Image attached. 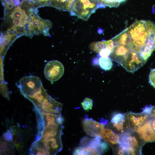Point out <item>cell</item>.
<instances>
[{
  "label": "cell",
  "instance_id": "6da1fadb",
  "mask_svg": "<svg viewBox=\"0 0 155 155\" xmlns=\"http://www.w3.org/2000/svg\"><path fill=\"white\" fill-rule=\"evenodd\" d=\"M132 51L139 54L146 61L155 50V25L149 21H137L128 28Z\"/></svg>",
  "mask_w": 155,
  "mask_h": 155
},
{
  "label": "cell",
  "instance_id": "7a4b0ae2",
  "mask_svg": "<svg viewBox=\"0 0 155 155\" xmlns=\"http://www.w3.org/2000/svg\"><path fill=\"white\" fill-rule=\"evenodd\" d=\"M32 7L29 1L22 0L20 4H15L11 10L4 12L1 34H8L15 39L25 35V25Z\"/></svg>",
  "mask_w": 155,
  "mask_h": 155
},
{
  "label": "cell",
  "instance_id": "3957f363",
  "mask_svg": "<svg viewBox=\"0 0 155 155\" xmlns=\"http://www.w3.org/2000/svg\"><path fill=\"white\" fill-rule=\"evenodd\" d=\"M129 129L119 135V143L115 150L116 154H140L145 142L136 131Z\"/></svg>",
  "mask_w": 155,
  "mask_h": 155
},
{
  "label": "cell",
  "instance_id": "277c9868",
  "mask_svg": "<svg viewBox=\"0 0 155 155\" xmlns=\"http://www.w3.org/2000/svg\"><path fill=\"white\" fill-rule=\"evenodd\" d=\"M105 7L101 4V0H75L70 14L87 21L97 9Z\"/></svg>",
  "mask_w": 155,
  "mask_h": 155
},
{
  "label": "cell",
  "instance_id": "5b68a950",
  "mask_svg": "<svg viewBox=\"0 0 155 155\" xmlns=\"http://www.w3.org/2000/svg\"><path fill=\"white\" fill-rule=\"evenodd\" d=\"M37 9L34 7L30 11L27 36L41 34L49 36V31L51 28L52 23L48 20L41 18L37 15Z\"/></svg>",
  "mask_w": 155,
  "mask_h": 155
},
{
  "label": "cell",
  "instance_id": "8992f818",
  "mask_svg": "<svg viewBox=\"0 0 155 155\" xmlns=\"http://www.w3.org/2000/svg\"><path fill=\"white\" fill-rule=\"evenodd\" d=\"M17 85L21 93L24 97L32 94L39 89L42 84L39 77L30 75L21 78Z\"/></svg>",
  "mask_w": 155,
  "mask_h": 155
},
{
  "label": "cell",
  "instance_id": "52a82bcc",
  "mask_svg": "<svg viewBox=\"0 0 155 155\" xmlns=\"http://www.w3.org/2000/svg\"><path fill=\"white\" fill-rule=\"evenodd\" d=\"M64 69V66L61 62L53 60L47 63L44 69V74L48 80L51 82H55L62 76Z\"/></svg>",
  "mask_w": 155,
  "mask_h": 155
},
{
  "label": "cell",
  "instance_id": "ba28073f",
  "mask_svg": "<svg viewBox=\"0 0 155 155\" xmlns=\"http://www.w3.org/2000/svg\"><path fill=\"white\" fill-rule=\"evenodd\" d=\"M146 61L139 54L130 51L120 64L127 71L133 73L142 66Z\"/></svg>",
  "mask_w": 155,
  "mask_h": 155
},
{
  "label": "cell",
  "instance_id": "9c48e42d",
  "mask_svg": "<svg viewBox=\"0 0 155 155\" xmlns=\"http://www.w3.org/2000/svg\"><path fill=\"white\" fill-rule=\"evenodd\" d=\"M107 126L109 129L117 134H121L125 132L130 128L127 114H115Z\"/></svg>",
  "mask_w": 155,
  "mask_h": 155
},
{
  "label": "cell",
  "instance_id": "30bf717a",
  "mask_svg": "<svg viewBox=\"0 0 155 155\" xmlns=\"http://www.w3.org/2000/svg\"><path fill=\"white\" fill-rule=\"evenodd\" d=\"M82 127L86 134L91 137L100 136L104 129V125L86 116L82 120Z\"/></svg>",
  "mask_w": 155,
  "mask_h": 155
},
{
  "label": "cell",
  "instance_id": "8fae6325",
  "mask_svg": "<svg viewBox=\"0 0 155 155\" xmlns=\"http://www.w3.org/2000/svg\"><path fill=\"white\" fill-rule=\"evenodd\" d=\"M127 115L130 128L135 131L152 119L150 113L144 111L137 113L130 112Z\"/></svg>",
  "mask_w": 155,
  "mask_h": 155
},
{
  "label": "cell",
  "instance_id": "7c38bea8",
  "mask_svg": "<svg viewBox=\"0 0 155 155\" xmlns=\"http://www.w3.org/2000/svg\"><path fill=\"white\" fill-rule=\"evenodd\" d=\"M62 104L58 102L48 95L42 101L40 112L57 114H61Z\"/></svg>",
  "mask_w": 155,
  "mask_h": 155
},
{
  "label": "cell",
  "instance_id": "4fadbf2b",
  "mask_svg": "<svg viewBox=\"0 0 155 155\" xmlns=\"http://www.w3.org/2000/svg\"><path fill=\"white\" fill-rule=\"evenodd\" d=\"M41 141L44 144L47 155H55L62 149L61 135Z\"/></svg>",
  "mask_w": 155,
  "mask_h": 155
},
{
  "label": "cell",
  "instance_id": "5bb4252c",
  "mask_svg": "<svg viewBox=\"0 0 155 155\" xmlns=\"http://www.w3.org/2000/svg\"><path fill=\"white\" fill-rule=\"evenodd\" d=\"M130 51L128 46L115 44L109 57L111 59L120 64Z\"/></svg>",
  "mask_w": 155,
  "mask_h": 155
},
{
  "label": "cell",
  "instance_id": "9a60e30c",
  "mask_svg": "<svg viewBox=\"0 0 155 155\" xmlns=\"http://www.w3.org/2000/svg\"><path fill=\"white\" fill-rule=\"evenodd\" d=\"M136 131L145 142H155V131L152 126L151 119Z\"/></svg>",
  "mask_w": 155,
  "mask_h": 155
},
{
  "label": "cell",
  "instance_id": "2e32d148",
  "mask_svg": "<svg viewBox=\"0 0 155 155\" xmlns=\"http://www.w3.org/2000/svg\"><path fill=\"white\" fill-rule=\"evenodd\" d=\"M48 95L42 85L39 89L32 94L24 97L30 101L34 107L39 110L42 101Z\"/></svg>",
  "mask_w": 155,
  "mask_h": 155
},
{
  "label": "cell",
  "instance_id": "e0dca14e",
  "mask_svg": "<svg viewBox=\"0 0 155 155\" xmlns=\"http://www.w3.org/2000/svg\"><path fill=\"white\" fill-rule=\"evenodd\" d=\"M40 113L44 121L45 128L62 125L64 119L61 114Z\"/></svg>",
  "mask_w": 155,
  "mask_h": 155
},
{
  "label": "cell",
  "instance_id": "ac0fdd59",
  "mask_svg": "<svg viewBox=\"0 0 155 155\" xmlns=\"http://www.w3.org/2000/svg\"><path fill=\"white\" fill-rule=\"evenodd\" d=\"M100 137L113 148L119 143V136L109 129H104Z\"/></svg>",
  "mask_w": 155,
  "mask_h": 155
},
{
  "label": "cell",
  "instance_id": "d6986e66",
  "mask_svg": "<svg viewBox=\"0 0 155 155\" xmlns=\"http://www.w3.org/2000/svg\"><path fill=\"white\" fill-rule=\"evenodd\" d=\"M11 128L13 134V144L19 153L22 154L24 152V142L21 130L17 126H13Z\"/></svg>",
  "mask_w": 155,
  "mask_h": 155
},
{
  "label": "cell",
  "instance_id": "ffe728a7",
  "mask_svg": "<svg viewBox=\"0 0 155 155\" xmlns=\"http://www.w3.org/2000/svg\"><path fill=\"white\" fill-rule=\"evenodd\" d=\"M75 0H50L49 6L59 10L70 11Z\"/></svg>",
  "mask_w": 155,
  "mask_h": 155
},
{
  "label": "cell",
  "instance_id": "44dd1931",
  "mask_svg": "<svg viewBox=\"0 0 155 155\" xmlns=\"http://www.w3.org/2000/svg\"><path fill=\"white\" fill-rule=\"evenodd\" d=\"M29 151L30 155H47L44 144L40 139L32 143Z\"/></svg>",
  "mask_w": 155,
  "mask_h": 155
},
{
  "label": "cell",
  "instance_id": "7402d4cb",
  "mask_svg": "<svg viewBox=\"0 0 155 155\" xmlns=\"http://www.w3.org/2000/svg\"><path fill=\"white\" fill-rule=\"evenodd\" d=\"M13 142L7 141L1 136L0 138V155H12L15 154Z\"/></svg>",
  "mask_w": 155,
  "mask_h": 155
},
{
  "label": "cell",
  "instance_id": "603a6c76",
  "mask_svg": "<svg viewBox=\"0 0 155 155\" xmlns=\"http://www.w3.org/2000/svg\"><path fill=\"white\" fill-rule=\"evenodd\" d=\"M115 44L129 46L130 38L128 28H127L111 39Z\"/></svg>",
  "mask_w": 155,
  "mask_h": 155
},
{
  "label": "cell",
  "instance_id": "cb8c5ba5",
  "mask_svg": "<svg viewBox=\"0 0 155 155\" xmlns=\"http://www.w3.org/2000/svg\"><path fill=\"white\" fill-rule=\"evenodd\" d=\"M101 139L102 138L100 136H97L92 138L84 137L81 140L80 145L81 146H88L95 148L97 150V148L102 141Z\"/></svg>",
  "mask_w": 155,
  "mask_h": 155
},
{
  "label": "cell",
  "instance_id": "d4e9b609",
  "mask_svg": "<svg viewBox=\"0 0 155 155\" xmlns=\"http://www.w3.org/2000/svg\"><path fill=\"white\" fill-rule=\"evenodd\" d=\"M73 155H100L97 150L90 147L81 146L76 148L73 152Z\"/></svg>",
  "mask_w": 155,
  "mask_h": 155
},
{
  "label": "cell",
  "instance_id": "484cf974",
  "mask_svg": "<svg viewBox=\"0 0 155 155\" xmlns=\"http://www.w3.org/2000/svg\"><path fill=\"white\" fill-rule=\"evenodd\" d=\"M34 110L36 113L38 125V132L36 137V140L40 139L45 127L44 121L40 112L38 109L34 107Z\"/></svg>",
  "mask_w": 155,
  "mask_h": 155
},
{
  "label": "cell",
  "instance_id": "4316f807",
  "mask_svg": "<svg viewBox=\"0 0 155 155\" xmlns=\"http://www.w3.org/2000/svg\"><path fill=\"white\" fill-rule=\"evenodd\" d=\"M99 64L100 67L105 71L111 69L113 66L111 60L108 57H100L99 59Z\"/></svg>",
  "mask_w": 155,
  "mask_h": 155
},
{
  "label": "cell",
  "instance_id": "83f0119b",
  "mask_svg": "<svg viewBox=\"0 0 155 155\" xmlns=\"http://www.w3.org/2000/svg\"><path fill=\"white\" fill-rule=\"evenodd\" d=\"M89 47L91 51L98 53L101 50L106 48L104 41L92 42L90 44Z\"/></svg>",
  "mask_w": 155,
  "mask_h": 155
},
{
  "label": "cell",
  "instance_id": "f1b7e54d",
  "mask_svg": "<svg viewBox=\"0 0 155 155\" xmlns=\"http://www.w3.org/2000/svg\"><path fill=\"white\" fill-rule=\"evenodd\" d=\"M126 0H101L102 4L104 6H108L110 7H117L120 3Z\"/></svg>",
  "mask_w": 155,
  "mask_h": 155
},
{
  "label": "cell",
  "instance_id": "f546056e",
  "mask_svg": "<svg viewBox=\"0 0 155 155\" xmlns=\"http://www.w3.org/2000/svg\"><path fill=\"white\" fill-rule=\"evenodd\" d=\"M34 7L38 8L43 6H49L50 0H30Z\"/></svg>",
  "mask_w": 155,
  "mask_h": 155
},
{
  "label": "cell",
  "instance_id": "4dcf8cb0",
  "mask_svg": "<svg viewBox=\"0 0 155 155\" xmlns=\"http://www.w3.org/2000/svg\"><path fill=\"white\" fill-rule=\"evenodd\" d=\"M93 101L91 98H85L81 104L83 108L85 111H88L92 109L93 105Z\"/></svg>",
  "mask_w": 155,
  "mask_h": 155
},
{
  "label": "cell",
  "instance_id": "1f68e13d",
  "mask_svg": "<svg viewBox=\"0 0 155 155\" xmlns=\"http://www.w3.org/2000/svg\"><path fill=\"white\" fill-rule=\"evenodd\" d=\"M1 136L6 140L13 142V134L11 128L4 133Z\"/></svg>",
  "mask_w": 155,
  "mask_h": 155
},
{
  "label": "cell",
  "instance_id": "d6a6232c",
  "mask_svg": "<svg viewBox=\"0 0 155 155\" xmlns=\"http://www.w3.org/2000/svg\"><path fill=\"white\" fill-rule=\"evenodd\" d=\"M149 82L155 88V68L150 71L149 75Z\"/></svg>",
  "mask_w": 155,
  "mask_h": 155
},
{
  "label": "cell",
  "instance_id": "836d02e7",
  "mask_svg": "<svg viewBox=\"0 0 155 155\" xmlns=\"http://www.w3.org/2000/svg\"><path fill=\"white\" fill-rule=\"evenodd\" d=\"M111 52L110 50L105 48L101 50L99 54L101 57H109Z\"/></svg>",
  "mask_w": 155,
  "mask_h": 155
},
{
  "label": "cell",
  "instance_id": "e575fe53",
  "mask_svg": "<svg viewBox=\"0 0 155 155\" xmlns=\"http://www.w3.org/2000/svg\"><path fill=\"white\" fill-rule=\"evenodd\" d=\"M150 115L151 118L155 117V106H151Z\"/></svg>",
  "mask_w": 155,
  "mask_h": 155
},
{
  "label": "cell",
  "instance_id": "d590c367",
  "mask_svg": "<svg viewBox=\"0 0 155 155\" xmlns=\"http://www.w3.org/2000/svg\"><path fill=\"white\" fill-rule=\"evenodd\" d=\"M151 125L152 128L155 131V117L151 119Z\"/></svg>",
  "mask_w": 155,
  "mask_h": 155
}]
</instances>
